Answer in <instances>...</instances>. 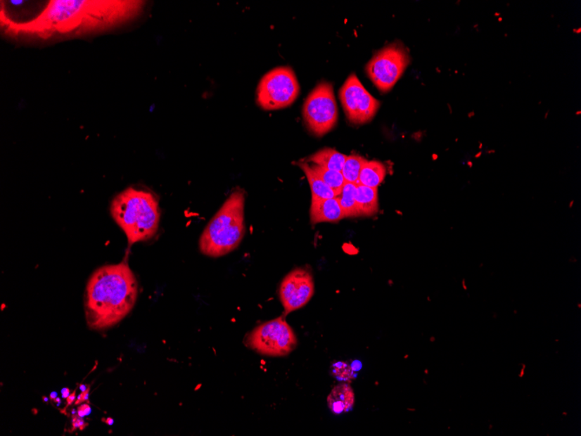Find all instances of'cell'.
<instances>
[{
  "instance_id": "44dd1931",
  "label": "cell",
  "mask_w": 581,
  "mask_h": 436,
  "mask_svg": "<svg viewBox=\"0 0 581 436\" xmlns=\"http://www.w3.org/2000/svg\"><path fill=\"white\" fill-rule=\"evenodd\" d=\"M91 412V409L89 405L84 404L79 406L78 416L79 417H84L89 416Z\"/></svg>"
},
{
  "instance_id": "9a60e30c",
  "label": "cell",
  "mask_w": 581,
  "mask_h": 436,
  "mask_svg": "<svg viewBox=\"0 0 581 436\" xmlns=\"http://www.w3.org/2000/svg\"><path fill=\"white\" fill-rule=\"evenodd\" d=\"M387 175V167L380 161H366L360 171L358 184L378 188Z\"/></svg>"
},
{
  "instance_id": "9c48e42d",
  "label": "cell",
  "mask_w": 581,
  "mask_h": 436,
  "mask_svg": "<svg viewBox=\"0 0 581 436\" xmlns=\"http://www.w3.org/2000/svg\"><path fill=\"white\" fill-rule=\"evenodd\" d=\"M339 95L349 122L356 124L371 122L381 108V102L371 96L355 73L345 80Z\"/></svg>"
},
{
  "instance_id": "4fadbf2b",
  "label": "cell",
  "mask_w": 581,
  "mask_h": 436,
  "mask_svg": "<svg viewBox=\"0 0 581 436\" xmlns=\"http://www.w3.org/2000/svg\"><path fill=\"white\" fill-rule=\"evenodd\" d=\"M355 199L359 217H371L378 212V188L357 184Z\"/></svg>"
},
{
  "instance_id": "30bf717a",
  "label": "cell",
  "mask_w": 581,
  "mask_h": 436,
  "mask_svg": "<svg viewBox=\"0 0 581 436\" xmlns=\"http://www.w3.org/2000/svg\"><path fill=\"white\" fill-rule=\"evenodd\" d=\"M279 293L286 314L300 309L310 302L314 294L312 273L307 269L293 270L282 281Z\"/></svg>"
},
{
  "instance_id": "ffe728a7",
  "label": "cell",
  "mask_w": 581,
  "mask_h": 436,
  "mask_svg": "<svg viewBox=\"0 0 581 436\" xmlns=\"http://www.w3.org/2000/svg\"><path fill=\"white\" fill-rule=\"evenodd\" d=\"M332 375L340 382H351L355 378V370L345 362H337L332 366Z\"/></svg>"
},
{
  "instance_id": "2e32d148",
  "label": "cell",
  "mask_w": 581,
  "mask_h": 436,
  "mask_svg": "<svg viewBox=\"0 0 581 436\" xmlns=\"http://www.w3.org/2000/svg\"><path fill=\"white\" fill-rule=\"evenodd\" d=\"M347 156L332 148H324L308 158L309 162L327 169L341 172Z\"/></svg>"
},
{
  "instance_id": "277c9868",
  "label": "cell",
  "mask_w": 581,
  "mask_h": 436,
  "mask_svg": "<svg viewBox=\"0 0 581 436\" xmlns=\"http://www.w3.org/2000/svg\"><path fill=\"white\" fill-rule=\"evenodd\" d=\"M245 200L243 190L231 193L202 233V254L212 258L222 257L238 247L245 233Z\"/></svg>"
},
{
  "instance_id": "e0dca14e",
  "label": "cell",
  "mask_w": 581,
  "mask_h": 436,
  "mask_svg": "<svg viewBox=\"0 0 581 436\" xmlns=\"http://www.w3.org/2000/svg\"><path fill=\"white\" fill-rule=\"evenodd\" d=\"M356 185L354 183L345 182L341 193L336 197L344 212L345 218L359 217L355 199Z\"/></svg>"
},
{
  "instance_id": "7a4b0ae2",
  "label": "cell",
  "mask_w": 581,
  "mask_h": 436,
  "mask_svg": "<svg viewBox=\"0 0 581 436\" xmlns=\"http://www.w3.org/2000/svg\"><path fill=\"white\" fill-rule=\"evenodd\" d=\"M138 292L137 279L127 262L95 270L84 292L88 327L104 331L120 323L134 309Z\"/></svg>"
},
{
  "instance_id": "5b68a950",
  "label": "cell",
  "mask_w": 581,
  "mask_h": 436,
  "mask_svg": "<svg viewBox=\"0 0 581 436\" xmlns=\"http://www.w3.org/2000/svg\"><path fill=\"white\" fill-rule=\"evenodd\" d=\"M300 87L295 72L290 67H279L260 79L256 102L267 111L288 108L299 97Z\"/></svg>"
},
{
  "instance_id": "52a82bcc",
  "label": "cell",
  "mask_w": 581,
  "mask_h": 436,
  "mask_svg": "<svg viewBox=\"0 0 581 436\" xmlns=\"http://www.w3.org/2000/svg\"><path fill=\"white\" fill-rule=\"evenodd\" d=\"M410 63L408 51L402 44L392 43L378 51L366 64L367 76L382 93H388Z\"/></svg>"
},
{
  "instance_id": "603a6c76",
  "label": "cell",
  "mask_w": 581,
  "mask_h": 436,
  "mask_svg": "<svg viewBox=\"0 0 581 436\" xmlns=\"http://www.w3.org/2000/svg\"><path fill=\"white\" fill-rule=\"evenodd\" d=\"M75 394L72 393L71 395H69V397L68 398V405L72 404V403L73 402H75Z\"/></svg>"
},
{
  "instance_id": "6da1fadb",
  "label": "cell",
  "mask_w": 581,
  "mask_h": 436,
  "mask_svg": "<svg viewBox=\"0 0 581 436\" xmlns=\"http://www.w3.org/2000/svg\"><path fill=\"white\" fill-rule=\"evenodd\" d=\"M145 2L120 0H53L25 20L1 18L6 37L21 40L72 38L109 30L138 16Z\"/></svg>"
},
{
  "instance_id": "7c38bea8",
  "label": "cell",
  "mask_w": 581,
  "mask_h": 436,
  "mask_svg": "<svg viewBox=\"0 0 581 436\" xmlns=\"http://www.w3.org/2000/svg\"><path fill=\"white\" fill-rule=\"evenodd\" d=\"M355 403V395L350 385L341 383L333 388L327 397L331 411L336 415L351 411Z\"/></svg>"
},
{
  "instance_id": "d4e9b609",
  "label": "cell",
  "mask_w": 581,
  "mask_h": 436,
  "mask_svg": "<svg viewBox=\"0 0 581 436\" xmlns=\"http://www.w3.org/2000/svg\"><path fill=\"white\" fill-rule=\"evenodd\" d=\"M56 397H57L56 392H53V393L51 394V398L53 399H53H55Z\"/></svg>"
},
{
  "instance_id": "ac0fdd59",
  "label": "cell",
  "mask_w": 581,
  "mask_h": 436,
  "mask_svg": "<svg viewBox=\"0 0 581 436\" xmlns=\"http://www.w3.org/2000/svg\"><path fill=\"white\" fill-rule=\"evenodd\" d=\"M310 166L312 169L314 171V173L336 193V197L339 195L342 191V188H343L345 184V181L341 172L327 169L326 167L318 166V165L315 164H312Z\"/></svg>"
},
{
  "instance_id": "ba28073f",
  "label": "cell",
  "mask_w": 581,
  "mask_h": 436,
  "mask_svg": "<svg viewBox=\"0 0 581 436\" xmlns=\"http://www.w3.org/2000/svg\"><path fill=\"white\" fill-rule=\"evenodd\" d=\"M302 113L310 133L319 137L329 133L336 127L339 117L332 84L319 83L305 101Z\"/></svg>"
},
{
  "instance_id": "d6986e66",
  "label": "cell",
  "mask_w": 581,
  "mask_h": 436,
  "mask_svg": "<svg viewBox=\"0 0 581 436\" xmlns=\"http://www.w3.org/2000/svg\"><path fill=\"white\" fill-rule=\"evenodd\" d=\"M366 161L367 160L362 156H347L341 171L345 182L358 184L360 171H362Z\"/></svg>"
},
{
  "instance_id": "484cf974",
  "label": "cell",
  "mask_w": 581,
  "mask_h": 436,
  "mask_svg": "<svg viewBox=\"0 0 581 436\" xmlns=\"http://www.w3.org/2000/svg\"><path fill=\"white\" fill-rule=\"evenodd\" d=\"M86 388L87 387H86V386H84V385H81V387H80L81 391L84 392V390H86Z\"/></svg>"
},
{
  "instance_id": "5bb4252c",
  "label": "cell",
  "mask_w": 581,
  "mask_h": 436,
  "mask_svg": "<svg viewBox=\"0 0 581 436\" xmlns=\"http://www.w3.org/2000/svg\"><path fill=\"white\" fill-rule=\"evenodd\" d=\"M297 166L306 174L312 192V200H325L336 198V194L314 173L307 161L298 162Z\"/></svg>"
},
{
  "instance_id": "7402d4cb",
  "label": "cell",
  "mask_w": 581,
  "mask_h": 436,
  "mask_svg": "<svg viewBox=\"0 0 581 436\" xmlns=\"http://www.w3.org/2000/svg\"><path fill=\"white\" fill-rule=\"evenodd\" d=\"M79 417L76 416L75 419H73V421H72L73 427H75V428H83L84 421H83V420L79 419Z\"/></svg>"
},
{
  "instance_id": "8992f818",
  "label": "cell",
  "mask_w": 581,
  "mask_h": 436,
  "mask_svg": "<svg viewBox=\"0 0 581 436\" xmlns=\"http://www.w3.org/2000/svg\"><path fill=\"white\" fill-rule=\"evenodd\" d=\"M245 345L267 357H286L295 350L297 337L293 328L281 316L264 322L246 336Z\"/></svg>"
},
{
  "instance_id": "8fae6325",
  "label": "cell",
  "mask_w": 581,
  "mask_h": 436,
  "mask_svg": "<svg viewBox=\"0 0 581 436\" xmlns=\"http://www.w3.org/2000/svg\"><path fill=\"white\" fill-rule=\"evenodd\" d=\"M310 216L312 224L337 222L345 219L344 212L336 197L332 199L312 200Z\"/></svg>"
},
{
  "instance_id": "cb8c5ba5",
  "label": "cell",
  "mask_w": 581,
  "mask_h": 436,
  "mask_svg": "<svg viewBox=\"0 0 581 436\" xmlns=\"http://www.w3.org/2000/svg\"><path fill=\"white\" fill-rule=\"evenodd\" d=\"M62 395H63L64 398H68L70 395L69 388H64V390H62Z\"/></svg>"
},
{
  "instance_id": "3957f363",
  "label": "cell",
  "mask_w": 581,
  "mask_h": 436,
  "mask_svg": "<svg viewBox=\"0 0 581 436\" xmlns=\"http://www.w3.org/2000/svg\"><path fill=\"white\" fill-rule=\"evenodd\" d=\"M110 212L126 234L129 245L152 239L159 229V201L149 191L134 188L124 190L112 200Z\"/></svg>"
}]
</instances>
